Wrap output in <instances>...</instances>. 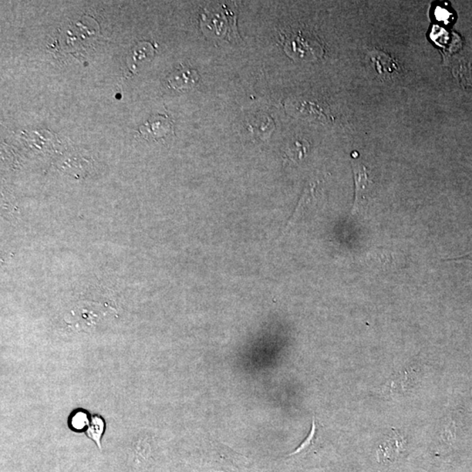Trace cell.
Segmentation results:
<instances>
[{
    "mask_svg": "<svg viewBox=\"0 0 472 472\" xmlns=\"http://www.w3.org/2000/svg\"><path fill=\"white\" fill-rule=\"evenodd\" d=\"M286 53L292 58L312 62L325 55V45L314 32L299 28L283 35Z\"/></svg>",
    "mask_w": 472,
    "mask_h": 472,
    "instance_id": "6da1fadb",
    "label": "cell"
},
{
    "mask_svg": "<svg viewBox=\"0 0 472 472\" xmlns=\"http://www.w3.org/2000/svg\"><path fill=\"white\" fill-rule=\"evenodd\" d=\"M235 20V13L227 9L217 12L205 10L201 13V29L207 37H219L228 40L237 35Z\"/></svg>",
    "mask_w": 472,
    "mask_h": 472,
    "instance_id": "7a4b0ae2",
    "label": "cell"
},
{
    "mask_svg": "<svg viewBox=\"0 0 472 472\" xmlns=\"http://www.w3.org/2000/svg\"><path fill=\"white\" fill-rule=\"evenodd\" d=\"M138 131L148 140H165L174 136V124L170 117L164 115H153Z\"/></svg>",
    "mask_w": 472,
    "mask_h": 472,
    "instance_id": "3957f363",
    "label": "cell"
},
{
    "mask_svg": "<svg viewBox=\"0 0 472 472\" xmlns=\"http://www.w3.org/2000/svg\"><path fill=\"white\" fill-rule=\"evenodd\" d=\"M353 171L354 182H355V200H354L352 214H356L362 211L363 208H365L369 201L366 194L369 193L372 180H371L369 171L366 168L357 162H353Z\"/></svg>",
    "mask_w": 472,
    "mask_h": 472,
    "instance_id": "277c9868",
    "label": "cell"
},
{
    "mask_svg": "<svg viewBox=\"0 0 472 472\" xmlns=\"http://www.w3.org/2000/svg\"><path fill=\"white\" fill-rule=\"evenodd\" d=\"M200 79V74L197 70L182 65L171 72L165 80L171 89L184 92L193 90Z\"/></svg>",
    "mask_w": 472,
    "mask_h": 472,
    "instance_id": "5b68a950",
    "label": "cell"
},
{
    "mask_svg": "<svg viewBox=\"0 0 472 472\" xmlns=\"http://www.w3.org/2000/svg\"><path fill=\"white\" fill-rule=\"evenodd\" d=\"M373 62L380 75L392 76L400 69L399 64L386 53L376 50L371 53Z\"/></svg>",
    "mask_w": 472,
    "mask_h": 472,
    "instance_id": "8992f818",
    "label": "cell"
},
{
    "mask_svg": "<svg viewBox=\"0 0 472 472\" xmlns=\"http://www.w3.org/2000/svg\"><path fill=\"white\" fill-rule=\"evenodd\" d=\"M154 53V47L151 43L146 42L138 43L131 53L130 60L133 63L130 67L135 69L137 66V62H143L144 60H150Z\"/></svg>",
    "mask_w": 472,
    "mask_h": 472,
    "instance_id": "52a82bcc",
    "label": "cell"
},
{
    "mask_svg": "<svg viewBox=\"0 0 472 472\" xmlns=\"http://www.w3.org/2000/svg\"><path fill=\"white\" fill-rule=\"evenodd\" d=\"M414 374H416V371L413 369H407L398 374L396 379L393 380L390 384V390H392L393 393H398L399 389H401L400 392H404V390L410 389L416 379Z\"/></svg>",
    "mask_w": 472,
    "mask_h": 472,
    "instance_id": "ba28073f",
    "label": "cell"
},
{
    "mask_svg": "<svg viewBox=\"0 0 472 472\" xmlns=\"http://www.w3.org/2000/svg\"><path fill=\"white\" fill-rule=\"evenodd\" d=\"M104 429H106V423L102 417L99 416L91 417L89 427L87 429V436L96 444L100 450H102L101 440H102Z\"/></svg>",
    "mask_w": 472,
    "mask_h": 472,
    "instance_id": "9c48e42d",
    "label": "cell"
},
{
    "mask_svg": "<svg viewBox=\"0 0 472 472\" xmlns=\"http://www.w3.org/2000/svg\"><path fill=\"white\" fill-rule=\"evenodd\" d=\"M401 444V439L399 437L391 438L389 441L384 443L383 446L380 447V456H382L384 460H392V457L396 456V453H399L400 446Z\"/></svg>",
    "mask_w": 472,
    "mask_h": 472,
    "instance_id": "30bf717a",
    "label": "cell"
},
{
    "mask_svg": "<svg viewBox=\"0 0 472 472\" xmlns=\"http://www.w3.org/2000/svg\"><path fill=\"white\" fill-rule=\"evenodd\" d=\"M70 427L75 430H83L89 427L90 421L84 411H76L70 417Z\"/></svg>",
    "mask_w": 472,
    "mask_h": 472,
    "instance_id": "8fae6325",
    "label": "cell"
},
{
    "mask_svg": "<svg viewBox=\"0 0 472 472\" xmlns=\"http://www.w3.org/2000/svg\"><path fill=\"white\" fill-rule=\"evenodd\" d=\"M309 151V144L307 142H296L294 146L289 148V158L299 161L305 158Z\"/></svg>",
    "mask_w": 472,
    "mask_h": 472,
    "instance_id": "7c38bea8",
    "label": "cell"
},
{
    "mask_svg": "<svg viewBox=\"0 0 472 472\" xmlns=\"http://www.w3.org/2000/svg\"><path fill=\"white\" fill-rule=\"evenodd\" d=\"M316 423H315V420H313V423H312V428L311 432H310V435L308 437H307V439L303 441V443L300 445L299 448H296V450L292 454V456H296V455L302 454L303 451H306L308 450L310 446L313 444V441H314L315 437H316Z\"/></svg>",
    "mask_w": 472,
    "mask_h": 472,
    "instance_id": "4fadbf2b",
    "label": "cell"
}]
</instances>
